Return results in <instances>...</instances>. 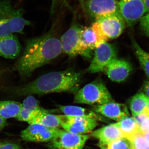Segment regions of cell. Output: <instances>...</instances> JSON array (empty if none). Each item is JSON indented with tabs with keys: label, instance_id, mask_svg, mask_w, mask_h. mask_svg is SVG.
Segmentation results:
<instances>
[{
	"label": "cell",
	"instance_id": "cell-9",
	"mask_svg": "<svg viewBox=\"0 0 149 149\" xmlns=\"http://www.w3.org/2000/svg\"><path fill=\"white\" fill-rule=\"evenodd\" d=\"M126 25L132 26L147 13L142 0H115Z\"/></svg>",
	"mask_w": 149,
	"mask_h": 149
},
{
	"label": "cell",
	"instance_id": "cell-27",
	"mask_svg": "<svg viewBox=\"0 0 149 149\" xmlns=\"http://www.w3.org/2000/svg\"><path fill=\"white\" fill-rule=\"evenodd\" d=\"M140 27L144 34L149 37V12L147 13L140 20Z\"/></svg>",
	"mask_w": 149,
	"mask_h": 149
},
{
	"label": "cell",
	"instance_id": "cell-34",
	"mask_svg": "<svg viewBox=\"0 0 149 149\" xmlns=\"http://www.w3.org/2000/svg\"><path fill=\"white\" fill-rule=\"evenodd\" d=\"M6 72L5 69L0 66V79L3 76V74L5 73Z\"/></svg>",
	"mask_w": 149,
	"mask_h": 149
},
{
	"label": "cell",
	"instance_id": "cell-8",
	"mask_svg": "<svg viewBox=\"0 0 149 149\" xmlns=\"http://www.w3.org/2000/svg\"><path fill=\"white\" fill-rule=\"evenodd\" d=\"M116 58V50L112 45L107 42L102 43L95 49L94 57L88 71L92 73L103 72L108 65Z\"/></svg>",
	"mask_w": 149,
	"mask_h": 149
},
{
	"label": "cell",
	"instance_id": "cell-12",
	"mask_svg": "<svg viewBox=\"0 0 149 149\" xmlns=\"http://www.w3.org/2000/svg\"><path fill=\"white\" fill-rule=\"evenodd\" d=\"M80 40L83 47L91 51L109 40L96 22L90 27H83L80 32Z\"/></svg>",
	"mask_w": 149,
	"mask_h": 149
},
{
	"label": "cell",
	"instance_id": "cell-13",
	"mask_svg": "<svg viewBox=\"0 0 149 149\" xmlns=\"http://www.w3.org/2000/svg\"><path fill=\"white\" fill-rule=\"evenodd\" d=\"M85 10L95 18L109 15H121L115 0H87Z\"/></svg>",
	"mask_w": 149,
	"mask_h": 149
},
{
	"label": "cell",
	"instance_id": "cell-15",
	"mask_svg": "<svg viewBox=\"0 0 149 149\" xmlns=\"http://www.w3.org/2000/svg\"><path fill=\"white\" fill-rule=\"evenodd\" d=\"M132 70L128 62L116 58L108 65L104 72L112 81L120 83L127 78Z\"/></svg>",
	"mask_w": 149,
	"mask_h": 149
},
{
	"label": "cell",
	"instance_id": "cell-5",
	"mask_svg": "<svg viewBox=\"0 0 149 149\" xmlns=\"http://www.w3.org/2000/svg\"><path fill=\"white\" fill-rule=\"evenodd\" d=\"M83 27L76 25L71 26L60 39L62 52L73 57L81 55L91 58L92 51L83 47L80 40V32Z\"/></svg>",
	"mask_w": 149,
	"mask_h": 149
},
{
	"label": "cell",
	"instance_id": "cell-29",
	"mask_svg": "<svg viewBox=\"0 0 149 149\" xmlns=\"http://www.w3.org/2000/svg\"><path fill=\"white\" fill-rule=\"evenodd\" d=\"M148 115L146 113L143 112L139 115L136 117L133 118L136 120V122L138 123V125L140 126L141 124L148 118Z\"/></svg>",
	"mask_w": 149,
	"mask_h": 149
},
{
	"label": "cell",
	"instance_id": "cell-17",
	"mask_svg": "<svg viewBox=\"0 0 149 149\" xmlns=\"http://www.w3.org/2000/svg\"><path fill=\"white\" fill-rule=\"evenodd\" d=\"M91 136L99 141V146L102 149H106L109 144L116 140L123 138L122 133L116 123H111L91 133Z\"/></svg>",
	"mask_w": 149,
	"mask_h": 149
},
{
	"label": "cell",
	"instance_id": "cell-23",
	"mask_svg": "<svg viewBox=\"0 0 149 149\" xmlns=\"http://www.w3.org/2000/svg\"><path fill=\"white\" fill-rule=\"evenodd\" d=\"M21 103L14 101H0V117L6 119L16 118L21 109Z\"/></svg>",
	"mask_w": 149,
	"mask_h": 149
},
{
	"label": "cell",
	"instance_id": "cell-26",
	"mask_svg": "<svg viewBox=\"0 0 149 149\" xmlns=\"http://www.w3.org/2000/svg\"><path fill=\"white\" fill-rule=\"evenodd\" d=\"M131 141L135 149H149V144L141 134H137Z\"/></svg>",
	"mask_w": 149,
	"mask_h": 149
},
{
	"label": "cell",
	"instance_id": "cell-10",
	"mask_svg": "<svg viewBox=\"0 0 149 149\" xmlns=\"http://www.w3.org/2000/svg\"><path fill=\"white\" fill-rule=\"evenodd\" d=\"M59 130L58 128H49L39 124H29L22 131L20 137L27 142L47 143L53 139Z\"/></svg>",
	"mask_w": 149,
	"mask_h": 149
},
{
	"label": "cell",
	"instance_id": "cell-25",
	"mask_svg": "<svg viewBox=\"0 0 149 149\" xmlns=\"http://www.w3.org/2000/svg\"><path fill=\"white\" fill-rule=\"evenodd\" d=\"M106 149H135L132 141L125 138H121L109 144Z\"/></svg>",
	"mask_w": 149,
	"mask_h": 149
},
{
	"label": "cell",
	"instance_id": "cell-36",
	"mask_svg": "<svg viewBox=\"0 0 149 149\" xmlns=\"http://www.w3.org/2000/svg\"><path fill=\"white\" fill-rule=\"evenodd\" d=\"M145 112L149 116V99L148 98V105H147V109Z\"/></svg>",
	"mask_w": 149,
	"mask_h": 149
},
{
	"label": "cell",
	"instance_id": "cell-14",
	"mask_svg": "<svg viewBox=\"0 0 149 149\" xmlns=\"http://www.w3.org/2000/svg\"><path fill=\"white\" fill-rule=\"evenodd\" d=\"M93 109L103 117L116 121H120L129 114L126 105L113 101L100 105L94 106Z\"/></svg>",
	"mask_w": 149,
	"mask_h": 149
},
{
	"label": "cell",
	"instance_id": "cell-30",
	"mask_svg": "<svg viewBox=\"0 0 149 149\" xmlns=\"http://www.w3.org/2000/svg\"><path fill=\"white\" fill-rule=\"evenodd\" d=\"M143 90L145 95L149 99V81H147L144 84Z\"/></svg>",
	"mask_w": 149,
	"mask_h": 149
},
{
	"label": "cell",
	"instance_id": "cell-31",
	"mask_svg": "<svg viewBox=\"0 0 149 149\" xmlns=\"http://www.w3.org/2000/svg\"><path fill=\"white\" fill-rule=\"evenodd\" d=\"M6 124V119L0 117V131L5 127Z\"/></svg>",
	"mask_w": 149,
	"mask_h": 149
},
{
	"label": "cell",
	"instance_id": "cell-33",
	"mask_svg": "<svg viewBox=\"0 0 149 149\" xmlns=\"http://www.w3.org/2000/svg\"><path fill=\"white\" fill-rule=\"evenodd\" d=\"M144 139L146 140V141L148 142V143L149 144V131L147 133H145L143 135Z\"/></svg>",
	"mask_w": 149,
	"mask_h": 149
},
{
	"label": "cell",
	"instance_id": "cell-32",
	"mask_svg": "<svg viewBox=\"0 0 149 149\" xmlns=\"http://www.w3.org/2000/svg\"><path fill=\"white\" fill-rule=\"evenodd\" d=\"M147 13L149 12V0H142Z\"/></svg>",
	"mask_w": 149,
	"mask_h": 149
},
{
	"label": "cell",
	"instance_id": "cell-16",
	"mask_svg": "<svg viewBox=\"0 0 149 149\" xmlns=\"http://www.w3.org/2000/svg\"><path fill=\"white\" fill-rule=\"evenodd\" d=\"M27 96L21 103L20 111L16 118L17 120L29 123L41 113L49 110L40 107L39 102L34 96Z\"/></svg>",
	"mask_w": 149,
	"mask_h": 149
},
{
	"label": "cell",
	"instance_id": "cell-3",
	"mask_svg": "<svg viewBox=\"0 0 149 149\" xmlns=\"http://www.w3.org/2000/svg\"><path fill=\"white\" fill-rule=\"evenodd\" d=\"M24 14L22 9L14 8L10 0H0V37L23 34L25 27L30 24Z\"/></svg>",
	"mask_w": 149,
	"mask_h": 149
},
{
	"label": "cell",
	"instance_id": "cell-4",
	"mask_svg": "<svg viewBox=\"0 0 149 149\" xmlns=\"http://www.w3.org/2000/svg\"><path fill=\"white\" fill-rule=\"evenodd\" d=\"M76 103L100 105L113 101L111 95L102 81L95 80L77 91L74 98Z\"/></svg>",
	"mask_w": 149,
	"mask_h": 149
},
{
	"label": "cell",
	"instance_id": "cell-2",
	"mask_svg": "<svg viewBox=\"0 0 149 149\" xmlns=\"http://www.w3.org/2000/svg\"><path fill=\"white\" fill-rule=\"evenodd\" d=\"M81 78V73L69 69L49 72L27 84L5 88L4 91L11 96L15 97L75 92L79 88Z\"/></svg>",
	"mask_w": 149,
	"mask_h": 149
},
{
	"label": "cell",
	"instance_id": "cell-20",
	"mask_svg": "<svg viewBox=\"0 0 149 149\" xmlns=\"http://www.w3.org/2000/svg\"><path fill=\"white\" fill-rule=\"evenodd\" d=\"M116 123L121 131L123 138H127L131 141L139 134L140 126L133 117L127 116Z\"/></svg>",
	"mask_w": 149,
	"mask_h": 149
},
{
	"label": "cell",
	"instance_id": "cell-21",
	"mask_svg": "<svg viewBox=\"0 0 149 149\" xmlns=\"http://www.w3.org/2000/svg\"><path fill=\"white\" fill-rule=\"evenodd\" d=\"M53 110L43 112L28 123L29 124H39L46 127L58 128L60 127L58 115L52 114Z\"/></svg>",
	"mask_w": 149,
	"mask_h": 149
},
{
	"label": "cell",
	"instance_id": "cell-1",
	"mask_svg": "<svg viewBox=\"0 0 149 149\" xmlns=\"http://www.w3.org/2000/svg\"><path fill=\"white\" fill-rule=\"evenodd\" d=\"M62 52L60 40L53 32L26 40L24 51L12 69L23 78H28L36 70L48 64Z\"/></svg>",
	"mask_w": 149,
	"mask_h": 149
},
{
	"label": "cell",
	"instance_id": "cell-22",
	"mask_svg": "<svg viewBox=\"0 0 149 149\" xmlns=\"http://www.w3.org/2000/svg\"><path fill=\"white\" fill-rule=\"evenodd\" d=\"M148 102V98L143 93H137L131 98L129 107L133 117L146 112Z\"/></svg>",
	"mask_w": 149,
	"mask_h": 149
},
{
	"label": "cell",
	"instance_id": "cell-11",
	"mask_svg": "<svg viewBox=\"0 0 149 149\" xmlns=\"http://www.w3.org/2000/svg\"><path fill=\"white\" fill-rule=\"evenodd\" d=\"M102 31L109 39H114L120 36L125 29V22L122 16L109 15L95 18Z\"/></svg>",
	"mask_w": 149,
	"mask_h": 149
},
{
	"label": "cell",
	"instance_id": "cell-24",
	"mask_svg": "<svg viewBox=\"0 0 149 149\" xmlns=\"http://www.w3.org/2000/svg\"><path fill=\"white\" fill-rule=\"evenodd\" d=\"M133 47L141 67L149 78V53L144 51L136 41H133Z\"/></svg>",
	"mask_w": 149,
	"mask_h": 149
},
{
	"label": "cell",
	"instance_id": "cell-35",
	"mask_svg": "<svg viewBox=\"0 0 149 149\" xmlns=\"http://www.w3.org/2000/svg\"><path fill=\"white\" fill-rule=\"evenodd\" d=\"M78 1H79V3H80V5H81L82 8H83L84 10H85V0H78Z\"/></svg>",
	"mask_w": 149,
	"mask_h": 149
},
{
	"label": "cell",
	"instance_id": "cell-28",
	"mask_svg": "<svg viewBox=\"0 0 149 149\" xmlns=\"http://www.w3.org/2000/svg\"><path fill=\"white\" fill-rule=\"evenodd\" d=\"M0 149H21L17 144L8 141L0 142Z\"/></svg>",
	"mask_w": 149,
	"mask_h": 149
},
{
	"label": "cell",
	"instance_id": "cell-18",
	"mask_svg": "<svg viewBox=\"0 0 149 149\" xmlns=\"http://www.w3.org/2000/svg\"><path fill=\"white\" fill-rule=\"evenodd\" d=\"M21 50V44L15 35L0 37V56L14 59L19 56Z\"/></svg>",
	"mask_w": 149,
	"mask_h": 149
},
{
	"label": "cell",
	"instance_id": "cell-6",
	"mask_svg": "<svg viewBox=\"0 0 149 149\" xmlns=\"http://www.w3.org/2000/svg\"><path fill=\"white\" fill-rule=\"evenodd\" d=\"M89 138L88 135L75 134L60 129L47 146L50 149H82Z\"/></svg>",
	"mask_w": 149,
	"mask_h": 149
},
{
	"label": "cell",
	"instance_id": "cell-37",
	"mask_svg": "<svg viewBox=\"0 0 149 149\" xmlns=\"http://www.w3.org/2000/svg\"><path fill=\"white\" fill-rule=\"evenodd\" d=\"M57 0H53L52 6H54L55 4V3L56 2Z\"/></svg>",
	"mask_w": 149,
	"mask_h": 149
},
{
	"label": "cell",
	"instance_id": "cell-19",
	"mask_svg": "<svg viewBox=\"0 0 149 149\" xmlns=\"http://www.w3.org/2000/svg\"><path fill=\"white\" fill-rule=\"evenodd\" d=\"M60 110L65 115L91 118L97 121L105 122L104 117L94 111L74 106H59Z\"/></svg>",
	"mask_w": 149,
	"mask_h": 149
},
{
	"label": "cell",
	"instance_id": "cell-7",
	"mask_svg": "<svg viewBox=\"0 0 149 149\" xmlns=\"http://www.w3.org/2000/svg\"><path fill=\"white\" fill-rule=\"evenodd\" d=\"M60 123L64 130L75 134L83 135L92 132L98 125L97 120L88 118L58 115Z\"/></svg>",
	"mask_w": 149,
	"mask_h": 149
}]
</instances>
